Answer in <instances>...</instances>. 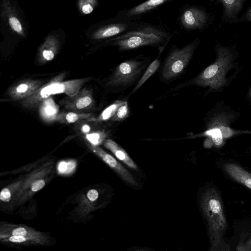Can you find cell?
Returning a JSON list of instances; mask_svg holds the SVG:
<instances>
[{"label": "cell", "instance_id": "obj_1", "mask_svg": "<svg viewBox=\"0 0 251 251\" xmlns=\"http://www.w3.org/2000/svg\"><path fill=\"white\" fill-rule=\"evenodd\" d=\"M200 205L207 221L210 251H229L230 248L224 239L228 223L222 200L214 188L207 189L202 194Z\"/></svg>", "mask_w": 251, "mask_h": 251}, {"label": "cell", "instance_id": "obj_2", "mask_svg": "<svg viewBox=\"0 0 251 251\" xmlns=\"http://www.w3.org/2000/svg\"><path fill=\"white\" fill-rule=\"evenodd\" d=\"M233 60V55L228 49L218 48L215 61L196 77L193 80V83L214 90L222 88L227 83L226 76L232 67Z\"/></svg>", "mask_w": 251, "mask_h": 251}, {"label": "cell", "instance_id": "obj_3", "mask_svg": "<svg viewBox=\"0 0 251 251\" xmlns=\"http://www.w3.org/2000/svg\"><path fill=\"white\" fill-rule=\"evenodd\" d=\"M166 35L156 28L147 27L128 32L118 38L117 44L121 50H127L161 42Z\"/></svg>", "mask_w": 251, "mask_h": 251}, {"label": "cell", "instance_id": "obj_4", "mask_svg": "<svg viewBox=\"0 0 251 251\" xmlns=\"http://www.w3.org/2000/svg\"><path fill=\"white\" fill-rule=\"evenodd\" d=\"M196 47V43H193L181 49L173 50L164 63L162 77L168 80L180 74L188 64Z\"/></svg>", "mask_w": 251, "mask_h": 251}, {"label": "cell", "instance_id": "obj_5", "mask_svg": "<svg viewBox=\"0 0 251 251\" xmlns=\"http://www.w3.org/2000/svg\"><path fill=\"white\" fill-rule=\"evenodd\" d=\"M141 69V63L136 60H128L121 63L110 78L111 86L125 85L135 78Z\"/></svg>", "mask_w": 251, "mask_h": 251}, {"label": "cell", "instance_id": "obj_6", "mask_svg": "<svg viewBox=\"0 0 251 251\" xmlns=\"http://www.w3.org/2000/svg\"><path fill=\"white\" fill-rule=\"evenodd\" d=\"M89 148L95 154L114 170L125 181L130 185L138 186V183L133 176L112 155L98 146L91 144Z\"/></svg>", "mask_w": 251, "mask_h": 251}, {"label": "cell", "instance_id": "obj_7", "mask_svg": "<svg viewBox=\"0 0 251 251\" xmlns=\"http://www.w3.org/2000/svg\"><path fill=\"white\" fill-rule=\"evenodd\" d=\"M43 85V82L40 80H23L9 89L8 95L13 100H23L33 95Z\"/></svg>", "mask_w": 251, "mask_h": 251}, {"label": "cell", "instance_id": "obj_8", "mask_svg": "<svg viewBox=\"0 0 251 251\" xmlns=\"http://www.w3.org/2000/svg\"><path fill=\"white\" fill-rule=\"evenodd\" d=\"M94 103L92 92L86 88L80 89L75 96L62 100V104L68 110L76 112L90 109Z\"/></svg>", "mask_w": 251, "mask_h": 251}, {"label": "cell", "instance_id": "obj_9", "mask_svg": "<svg viewBox=\"0 0 251 251\" xmlns=\"http://www.w3.org/2000/svg\"><path fill=\"white\" fill-rule=\"evenodd\" d=\"M11 235H22L39 239L48 244L49 238L44 233L34 229L22 225L10 224H1L0 229V239H4Z\"/></svg>", "mask_w": 251, "mask_h": 251}, {"label": "cell", "instance_id": "obj_10", "mask_svg": "<svg viewBox=\"0 0 251 251\" xmlns=\"http://www.w3.org/2000/svg\"><path fill=\"white\" fill-rule=\"evenodd\" d=\"M180 20L182 25L187 28L194 29L202 27L206 21L205 12L199 9L191 8L185 10Z\"/></svg>", "mask_w": 251, "mask_h": 251}, {"label": "cell", "instance_id": "obj_11", "mask_svg": "<svg viewBox=\"0 0 251 251\" xmlns=\"http://www.w3.org/2000/svg\"><path fill=\"white\" fill-rule=\"evenodd\" d=\"M224 169L226 174L234 180L251 189V174L239 165L226 163Z\"/></svg>", "mask_w": 251, "mask_h": 251}, {"label": "cell", "instance_id": "obj_12", "mask_svg": "<svg viewBox=\"0 0 251 251\" xmlns=\"http://www.w3.org/2000/svg\"><path fill=\"white\" fill-rule=\"evenodd\" d=\"M59 114V107L51 97L43 100L39 105V114L45 123H51L56 121Z\"/></svg>", "mask_w": 251, "mask_h": 251}, {"label": "cell", "instance_id": "obj_13", "mask_svg": "<svg viewBox=\"0 0 251 251\" xmlns=\"http://www.w3.org/2000/svg\"><path fill=\"white\" fill-rule=\"evenodd\" d=\"M103 146L129 167L134 170H138L136 164L127 153L115 141L110 139H106L103 142Z\"/></svg>", "mask_w": 251, "mask_h": 251}, {"label": "cell", "instance_id": "obj_14", "mask_svg": "<svg viewBox=\"0 0 251 251\" xmlns=\"http://www.w3.org/2000/svg\"><path fill=\"white\" fill-rule=\"evenodd\" d=\"M94 117V115L90 113L64 112L59 113L56 122L64 124H70L83 120L90 121Z\"/></svg>", "mask_w": 251, "mask_h": 251}, {"label": "cell", "instance_id": "obj_15", "mask_svg": "<svg viewBox=\"0 0 251 251\" xmlns=\"http://www.w3.org/2000/svg\"><path fill=\"white\" fill-rule=\"evenodd\" d=\"M229 116L227 114H224L218 116L212 121L209 126V127L219 128L221 131L224 139L229 138L235 133L234 131L227 126L228 120L227 119Z\"/></svg>", "mask_w": 251, "mask_h": 251}, {"label": "cell", "instance_id": "obj_16", "mask_svg": "<svg viewBox=\"0 0 251 251\" xmlns=\"http://www.w3.org/2000/svg\"><path fill=\"white\" fill-rule=\"evenodd\" d=\"M47 178L41 177L33 181L21 194L16 202H24L35 192L40 190L46 185Z\"/></svg>", "mask_w": 251, "mask_h": 251}, {"label": "cell", "instance_id": "obj_17", "mask_svg": "<svg viewBox=\"0 0 251 251\" xmlns=\"http://www.w3.org/2000/svg\"><path fill=\"white\" fill-rule=\"evenodd\" d=\"M167 0H147L130 10L128 12L127 15L128 16H134L141 14L157 7Z\"/></svg>", "mask_w": 251, "mask_h": 251}, {"label": "cell", "instance_id": "obj_18", "mask_svg": "<svg viewBox=\"0 0 251 251\" xmlns=\"http://www.w3.org/2000/svg\"><path fill=\"white\" fill-rule=\"evenodd\" d=\"M243 0H221L224 7V15L234 19L240 11Z\"/></svg>", "mask_w": 251, "mask_h": 251}, {"label": "cell", "instance_id": "obj_19", "mask_svg": "<svg viewBox=\"0 0 251 251\" xmlns=\"http://www.w3.org/2000/svg\"><path fill=\"white\" fill-rule=\"evenodd\" d=\"M25 178L20 179L13 182L6 187L3 188L0 193V199L1 201L7 202H9L16 195L17 192L22 186Z\"/></svg>", "mask_w": 251, "mask_h": 251}, {"label": "cell", "instance_id": "obj_20", "mask_svg": "<svg viewBox=\"0 0 251 251\" xmlns=\"http://www.w3.org/2000/svg\"><path fill=\"white\" fill-rule=\"evenodd\" d=\"M124 101L117 100L104 109L98 117H94L90 122H100L111 119Z\"/></svg>", "mask_w": 251, "mask_h": 251}, {"label": "cell", "instance_id": "obj_21", "mask_svg": "<svg viewBox=\"0 0 251 251\" xmlns=\"http://www.w3.org/2000/svg\"><path fill=\"white\" fill-rule=\"evenodd\" d=\"M1 241L3 242L16 244H47L45 242L39 239L22 235H11Z\"/></svg>", "mask_w": 251, "mask_h": 251}, {"label": "cell", "instance_id": "obj_22", "mask_svg": "<svg viewBox=\"0 0 251 251\" xmlns=\"http://www.w3.org/2000/svg\"><path fill=\"white\" fill-rule=\"evenodd\" d=\"M160 65L159 61L157 59L154 60L148 67L144 74L138 81L132 93L137 91L144 83L156 71Z\"/></svg>", "mask_w": 251, "mask_h": 251}, {"label": "cell", "instance_id": "obj_23", "mask_svg": "<svg viewBox=\"0 0 251 251\" xmlns=\"http://www.w3.org/2000/svg\"><path fill=\"white\" fill-rule=\"evenodd\" d=\"M126 27L127 25L124 24H118L109 26L101 31L99 37L104 38L116 35L125 31Z\"/></svg>", "mask_w": 251, "mask_h": 251}, {"label": "cell", "instance_id": "obj_24", "mask_svg": "<svg viewBox=\"0 0 251 251\" xmlns=\"http://www.w3.org/2000/svg\"><path fill=\"white\" fill-rule=\"evenodd\" d=\"M106 136V133L101 130L94 131L85 134L86 140L94 146H98L103 143Z\"/></svg>", "mask_w": 251, "mask_h": 251}, {"label": "cell", "instance_id": "obj_25", "mask_svg": "<svg viewBox=\"0 0 251 251\" xmlns=\"http://www.w3.org/2000/svg\"><path fill=\"white\" fill-rule=\"evenodd\" d=\"M206 134L209 136L213 144L218 147L221 146L224 143V138L221 130L215 127H209L206 132Z\"/></svg>", "mask_w": 251, "mask_h": 251}, {"label": "cell", "instance_id": "obj_26", "mask_svg": "<svg viewBox=\"0 0 251 251\" xmlns=\"http://www.w3.org/2000/svg\"><path fill=\"white\" fill-rule=\"evenodd\" d=\"M76 162L74 160L68 161H61L57 166V171L59 174L67 175L73 173L75 170Z\"/></svg>", "mask_w": 251, "mask_h": 251}, {"label": "cell", "instance_id": "obj_27", "mask_svg": "<svg viewBox=\"0 0 251 251\" xmlns=\"http://www.w3.org/2000/svg\"><path fill=\"white\" fill-rule=\"evenodd\" d=\"M129 109L127 101L124 103L118 109L111 120L113 121H121L126 119L128 114Z\"/></svg>", "mask_w": 251, "mask_h": 251}, {"label": "cell", "instance_id": "obj_28", "mask_svg": "<svg viewBox=\"0 0 251 251\" xmlns=\"http://www.w3.org/2000/svg\"><path fill=\"white\" fill-rule=\"evenodd\" d=\"M245 237L242 236L236 246V250L239 251H251V234Z\"/></svg>", "mask_w": 251, "mask_h": 251}, {"label": "cell", "instance_id": "obj_29", "mask_svg": "<svg viewBox=\"0 0 251 251\" xmlns=\"http://www.w3.org/2000/svg\"><path fill=\"white\" fill-rule=\"evenodd\" d=\"M9 24L11 27L18 32H21L22 30L21 25L19 20L15 17H12L9 19Z\"/></svg>", "mask_w": 251, "mask_h": 251}, {"label": "cell", "instance_id": "obj_30", "mask_svg": "<svg viewBox=\"0 0 251 251\" xmlns=\"http://www.w3.org/2000/svg\"><path fill=\"white\" fill-rule=\"evenodd\" d=\"M93 11V7L90 4L85 5L82 7V11L85 14H89Z\"/></svg>", "mask_w": 251, "mask_h": 251}, {"label": "cell", "instance_id": "obj_31", "mask_svg": "<svg viewBox=\"0 0 251 251\" xmlns=\"http://www.w3.org/2000/svg\"><path fill=\"white\" fill-rule=\"evenodd\" d=\"M91 130V127L87 124L83 125L81 128V132L85 134L90 132Z\"/></svg>", "mask_w": 251, "mask_h": 251}, {"label": "cell", "instance_id": "obj_32", "mask_svg": "<svg viewBox=\"0 0 251 251\" xmlns=\"http://www.w3.org/2000/svg\"><path fill=\"white\" fill-rule=\"evenodd\" d=\"M245 18L247 21L251 22V7L245 14Z\"/></svg>", "mask_w": 251, "mask_h": 251}, {"label": "cell", "instance_id": "obj_33", "mask_svg": "<svg viewBox=\"0 0 251 251\" xmlns=\"http://www.w3.org/2000/svg\"><path fill=\"white\" fill-rule=\"evenodd\" d=\"M249 97L251 99V88L250 89L249 92Z\"/></svg>", "mask_w": 251, "mask_h": 251}]
</instances>
